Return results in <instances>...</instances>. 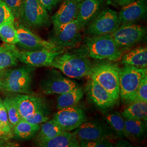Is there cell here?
<instances>
[{
	"label": "cell",
	"instance_id": "37",
	"mask_svg": "<svg viewBox=\"0 0 147 147\" xmlns=\"http://www.w3.org/2000/svg\"><path fill=\"white\" fill-rule=\"evenodd\" d=\"M13 137V131L7 129L0 121V139L10 140Z\"/></svg>",
	"mask_w": 147,
	"mask_h": 147
},
{
	"label": "cell",
	"instance_id": "6",
	"mask_svg": "<svg viewBox=\"0 0 147 147\" xmlns=\"http://www.w3.org/2000/svg\"><path fill=\"white\" fill-rule=\"evenodd\" d=\"M18 61L32 67H51L55 58L63 53L61 50H42L37 51L19 50L16 45L7 44Z\"/></svg>",
	"mask_w": 147,
	"mask_h": 147
},
{
	"label": "cell",
	"instance_id": "18",
	"mask_svg": "<svg viewBox=\"0 0 147 147\" xmlns=\"http://www.w3.org/2000/svg\"><path fill=\"white\" fill-rule=\"evenodd\" d=\"M88 94L93 103L101 109L112 107L117 102L107 90L93 80L89 83Z\"/></svg>",
	"mask_w": 147,
	"mask_h": 147
},
{
	"label": "cell",
	"instance_id": "36",
	"mask_svg": "<svg viewBox=\"0 0 147 147\" xmlns=\"http://www.w3.org/2000/svg\"><path fill=\"white\" fill-rule=\"evenodd\" d=\"M0 121L7 129L13 131L12 127L9 121L7 111L3 103V101L0 105Z\"/></svg>",
	"mask_w": 147,
	"mask_h": 147
},
{
	"label": "cell",
	"instance_id": "8",
	"mask_svg": "<svg viewBox=\"0 0 147 147\" xmlns=\"http://www.w3.org/2000/svg\"><path fill=\"white\" fill-rule=\"evenodd\" d=\"M20 18L27 26L34 28L46 26L50 19L48 11L39 0H23Z\"/></svg>",
	"mask_w": 147,
	"mask_h": 147
},
{
	"label": "cell",
	"instance_id": "19",
	"mask_svg": "<svg viewBox=\"0 0 147 147\" xmlns=\"http://www.w3.org/2000/svg\"><path fill=\"white\" fill-rule=\"evenodd\" d=\"M104 0H81L76 20L81 28L87 26L100 11Z\"/></svg>",
	"mask_w": 147,
	"mask_h": 147
},
{
	"label": "cell",
	"instance_id": "5",
	"mask_svg": "<svg viewBox=\"0 0 147 147\" xmlns=\"http://www.w3.org/2000/svg\"><path fill=\"white\" fill-rule=\"evenodd\" d=\"M33 70L28 65L9 69L3 79L4 91L13 94H31Z\"/></svg>",
	"mask_w": 147,
	"mask_h": 147
},
{
	"label": "cell",
	"instance_id": "27",
	"mask_svg": "<svg viewBox=\"0 0 147 147\" xmlns=\"http://www.w3.org/2000/svg\"><path fill=\"white\" fill-rule=\"evenodd\" d=\"M105 119L116 135L122 138L126 137L124 118L122 115L117 112H114L105 115Z\"/></svg>",
	"mask_w": 147,
	"mask_h": 147
},
{
	"label": "cell",
	"instance_id": "13",
	"mask_svg": "<svg viewBox=\"0 0 147 147\" xmlns=\"http://www.w3.org/2000/svg\"><path fill=\"white\" fill-rule=\"evenodd\" d=\"M73 133L79 142L101 139L110 140L115 137V134L111 128L94 121H85Z\"/></svg>",
	"mask_w": 147,
	"mask_h": 147
},
{
	"label": "cell",
	"instance_id": "25",
	"mask_svg": "<svg viewBox=\"0 0 147 147\" xmlns=\"http://www.w3.org/2000/svg\"><path fill=\"white\" fill-rule=\"evenodd\" d=\"M64 131L58 124L53 119L42 123L37 135V145L46 142Z\"/></svg>",
	"mask_w": 147,
	"mask_h": 147
},
{
	"label": "cell",
	"instance_id": "45",
	"mask_svg": "<svg viewBox=\"0 0 147 147\" xmlns=\"http://www.w3.org/2000/svg\"><path fill=\"white\" fill-rule=\"evenodd\" d=\"M2 102V99L0 98V105H1V104Z\"/></svg>",
	"mask_w": 147,
	"mask_h": 147
},
{
	"label": "cell",
	"instance_id": "22",
	"mask_svg": "<svg viewBox=\"0 0 147 147\" xmlns=\"http://www.w3.org/2000/svg\"><path fill=\"white\" fill-rule=\"evenodd\" d=\"M40 127L39 124H33L21 119L13 128L14 137L23 141L30 140L39 130Z\"/></svg>",
	"mask_w": 147,
	"mask_h": 147
},
{
	"label": "cell",
	"instance_id": "38",
	"mask_svg": "<svg viewBox=\"0 0 147 147\" xmlns=\"http://www.w3.org/2000/svg\"><path fill=\"white\" fill-rule=\"evenodd\" d=\"M47 11H51L55 8L61 0H39Z\"/></svg>",
	"mask_w": 147,
	"mask_h": 147
},
{
	"label": "cell",
	"instance_id": "1",
	"mask_svg": "<svg viewBox=\"0 0 147 147\" xmlns=\"http://www.w3.org/2000/svg\"><path fill=\"white\" fill-rule=\"evenodd\" d=\"M51 67L70 78L80 79L89 76L93 65L85 55L65 53L57 56Z\"/></svg>",
	"mask_w": 147,
	"mask_h": 147
},
{
	"label": "cell",
	"instance_id": "23",
	"mask_svg": "<svg viewBox=\"0 0 147 147\" xmlns=\"http://www.w3.org/2000/svg\"><path fill=\"white\" fill-rule=\"evenodd\" d=\"M125 132L127 138L141 140L146 135L147 124L143 121L124 118Z\"/></svg>",
	"mask_w": 147,
	"mask_h": 147
},
{
	"label": "cell",
	"instance_id": "14",
	"mask_svg": "<svg viewBox=\"0 0 147 147\" xmlns=\"http://www.w3.org/2000/svg\"><path fill=\"white\" fill-rule=\"evenodd\" d=\"M53 119L64 131H71L86 121L87 118L84 110L75 106L58 110Z\"/></svg>",
	"mask_w": 147,
	"mask_h": 147
},
{
	"label": "cell",
	"instance_id": "9",
	"mask_svg": "<svg viewBox=\"0 0 147 147\" xmlns=\"http://www.w3.org/2000/svg\"><path fill=\"white\" fill-rule=\"evenodd\" d=\"M146 29L134 23L121 24L110 34L121 49L132 47L141 42L146 35Z\"/></svg>",
	"mask_w": 147,
	"mask_h": 147
},
{
	"label": "cell",
	"instance_id": "34",
	"mask_svg": "<svg viewBox=\"0 0 147 147\" xmlns=\"http://www.w3.org/2000/svg\"><path fill=\"white\" fill-rule=\"evenodd\" d=\"M113 145L112 142L108 139L80 142V147H112L114 146Z\"/></svg>",
	"mask_w": 147,
	"mask_h": 147
},
{
	"label": "cell",
	"instance_id": "24",
	"mask_svg": "<svg viewBox=\"0 0 147 147\" xmlns=\"http://www.w3.org/2000/svg\"><path fill=\"white\" fill-rule=\"evenodd\" d=\"M84 94L83 89L79 87L59 94L57 99V109L61 110L76 106L82 98Z\"/></svg>",
	"mask_w": 147,
	"mask_h": 147
},
{
	"label": "cell",
	"instance_id": "43",
	"mask_svg": "<svg viewBox=\"0 0 147 147\" xmlns=\"http://www.w3.org/2000/svg\"><path fill=\"white\" fill-rule=\"evenodd\" d=\"M0 91H4V83L3 80H0Z\"/></svg>",
	"mask_w": 147,
	"mask_h": 147
},
{
	"label": "cell",
	"instance_id": "39",
	"mask_svg": "<svg viewBox=\"0 0 147 147\" xmlns=\"http://www.w3.org/2000/svg\"><path fill=\"white\" fill-rule=\"evenodd\" d=\"M19 146V144L14 142H11L10 140L0 139V147H16Z\"/></svg>",
	"mask_w": 147,
	"mask_h": 147
},
{
	"label": "cell",
	"instance_id": "11",
	"mask_svg": "<svg viewBox=\"0 0 147 147\" xmlns=\"http://www.w3.org/2000/svg\"><path fill=\"white\" fill-rule=\"evenodd\" d=\"M81 30L76 19L56 30H53V34L49 41L61 49L75 47L81 40Z\"/></svg>",
	"mask_w": 147,
	"mask_h": 147
},
{
	"label": "cell",
	"instance_id": "42",
	"mask_svg": "<svg viewBox=\"0 0 147 147\" xmlns=\"http://www.w3.org/2000/svg\"><path fill=\"white\" fill-rule=\"evenodd\" d=\"M121 143H119V142H118V143L117 144V146H117V147H127V146H129V145H130L131 146V144H129V143L127 142H125V141H121Z\"/></svg>",
	"mask_w": 147,
	"mask_h": 147
},
{
	"label": "cell",
	"instance_id": "26",
	"mask_svg": "<svg viewBox=\"0 0 147 147\" xmlns=\"http://www.w3.org/2000/svg\"><path fill=\"white\" fill-rule=\"evenodd\" d=\"M130 104L122 112L121 115L123 117L147 123V101H136Z\"/></svg>",
	"mask_w": 147,
	"mask_h": 147
},
{
	"label": "cell",
	"instance_id": "40",
	"mask_svg": "<svg viewBox=\"0 0 147 147\" xmlns=\"http://www.w3.org/2000/svg\"><path fill=\"white\" fill-rule=\"evenodd\" d=\"M111 1L114 2L118 5L121 6H124L127 5L135 0H110Z\"/></svg>",
	"mask_w": 147,
	"mask_h": 147
},
{
	"label": "cell",
	"instance_id": "16",
	"mask_svg": "<svg viewBox=\"0 0 147 147\" xmlns=\"http://www.w3.org/2000/svg\"><path fill=\"white\" fill-rule=\"evenodd\" d=\"M81 0H63L58 11L53 16V30H56L76 19Z\"/></svg>",
	"mask_w": 147,
	"mask_h": 147
},
{
	"label": "cell",
	"instance_id": "31",
	"mask_svg": "<svg viewBox=\"0 0 147 147\" xmlns=\"http://www.w3.org/2000/svg\"><path fill=\"white\" fill-rule=\"evenodd\" d=\"M49 114L50 113L49 109L38 111L28 116L26 118L23 119H25L33 124L40 125V124L44 123L49 120Z\"/></svg>",
	"mask_w": 147,
	"mask_h": 147
},
{
	"label": "cell",
	"instance_id": "12",
	"mask_svg": "<svg viewBox=\"0 0 147 147\" xmlns=\"http://www.w3.org/2000/svg\"><path fill=\"white\" fill-rule=\"evenodd\" d=\"M16 29L18 40L17 44L24 49V50H52L58 51L62 50L61 48L58 47L50 41L42 39L24 25H19L16 27Z\"/></svg>",
	"mask_w": 147,
	"mask_h": 147
},
{
	"label": "cell",
	"instance_id": "21",
	"mask_svg": "<svg viewBox=\"0 0 147 147\" xmlns=\"http://www.w3.org/2000/svg\"><path fill=\"white\" fill-rule=\"evenodd\" d=\"M41 147H79L80 142L73 133L64 131L51 140L38 144Z\"/></svg>",
	"mask_w": 147,
	"mask_h": 147
},
{
	"label": "cell",
	"instance_id": "41",
	"mask_svg": "<svg viewBox=\"0 0 147 147\" xmlns=\"http://www.w3.org/2000/svg\"><path fill=\"white\" fill-rule=\"evenodd\" d=\"M9 69H3V70H0V80H3L5 78V77Z\"/></svg>",
	"mask_w": 147,
	"mask_h": 147
},
{
	"label": "cell",
	"instance_id": "2",
	"mask_svg": "<svg viewBox=\"0 0 147 147\" xmlns=\"http://www.w3.org/2000/svg\"><path fill=\"white\" fill-rule=\"evenodd\" d=\"M87 55L96 59L118 61L123 56L122 50L111 34L88 36L84 38Z\"/></svg>",
	"mask_w": 147,
	"mask_h": 147
},
{
	"label": "cell",
	"instance_id": "30",
	"mask_svg": "<svg viewBox=\"0 0 147 147\" xmlns=\"http://www.w3.org/2000/svg\"><path fill=\"white\" fill-rule=\"evenodd\" d=\"M3 47V49L0 51V70L16 66L19 61L7 44Z\"/></svg>",
	"mask_w": 147,
	"mask_h": 147
},
{
	"label": "cell",
	"instance_id": "4",
	"mask_svg": "<svg viewBox=\"0 0 147 147\" xmlns=\"http://www.w3.org/2000/svg\"><path fill=\"white\" fill-rule=\"evenodd\" d=\"M119 75L120 96L130 103L142 80L147 75V68L124 65L119 68Z\"/></svg>",
	"mask_w": 147,
	"mask_h": 147
},
{
	"label": "cell",
	"instance_id": "15",
	"mask_svg": "<svg viewBox=\"0 0 147 147\" xmlns=\"http://www.w3.org/2000/svg\"><path fill=\"white\" fill-rule=\"evenodd\" d=\"M11 96L16 101L21 119H25L38 111L49 109L47 101L42 96L32 94H14Z\"/></svg>",
	"mask_w": 147,
	"mask_h": 147
},
{
	"label": "cell",
	"instance_id": "20",
	"mask_svg": "<svg viewBox=\"0 0 147 147\" xmlns=\"http://www.w3.org/2000/svg\"><path fill=\"white\" fill-rule=\"evenodd\" d=\"M121 63L140 68H147V49L139 47L129 51L122 56Z\"/></svg>",
	"mask_w": 147,
	"mask_h": 147
},
{
	"label": "cell",
	"instance_id": "29",
	"mask_svg": "<svg viewBox=\"0 0 147 147\" xmlns=\"http://www.w3.org/2000/svg\"><path fill=\"white\" fill-rule=\"evenodd\" d=\"M7 111L9 121L12 129L21 119L16 101L11 95L6 96L2 100Z\"/></svg>",
	"mask_w": 147,
	"mask_h": 147
},
{
	"label": "cell",
	"instance_id": "10",
	"mask_svg": "<svg viewBox=\"0 0 147 147\" xmlns=\"http://www.w3.org/2000/svg\"><path fill=\"white\" fill-rule=\"evenodd\" d=\"M79 87L78 84L64 76L59 71L52 70L42 79L40 89L44 94H61Z\"/></svg>",
	"mask_w": 147,
	"mask_h": 147
},
{
	"label": "cell",
	"instance_id": "28",
	"mask_svg": "<svg viewBox=\"0 0 147 147\" xmlns=\"http://www.w3.org/2000/svg\"><path fill=\"white\" fill-rule=\"evenodd\" d=\"M0 38L8 44L16 45L18 43V36L14 22H8L0 26Z\"/></svg>",
	"mask_w": 147,
	"mask_h": 147
},
{
	"label": "cell",
	"instance_id": "17",
	"mask_svg": "<svg viewBox=\"0 0 147 147\" xmlns=\"http://www.w3.org/2000/svg\"><path fill=\"white\" fill-rule=\"evenodd\" d=\"M147 11L146 0H135L123 6L118 18L121 24L134 23L144 18Z\"/></svg>",
	"mask_w": 147,
	"mask_h": 147
},
{
	"label": "cell",
	"instance_id": "35",
	"mask_svg": "<svg viewBox=\"0 0 147 147\" xmlns=\"http://www.w3.org/2000/svg\"><path fill=\"white\" fill-rule=\"evenodd\" d=\"M9 8L15 18H19L23 0H3Z\"/></svg>",
	"mask_w": 147,
	"mask_h": 147
},
{
	"label": "cell",
	"instance_id": "3",
	"mask_svg": "<svg viewBox=\"0 0 147 147\" xmlns=\"http://www.w3.org/2000/svg\"><path fill=\"white\" fill-rule=\"evenodd\" d=\"M119 67L116 64L103 63L93 66L89 75L93 80L107 90L116 101L120 96Z\"/></svg>",
	"mask_w": 147,
	"mask_h": 147
},
{
	"label": "cell",
	"instance_id": "32",
	"mask_svg": "<svg viewBox=\"0 0 147 147\" xmlns=\"http://www.w3.org/2000/svg\"><path fill=\"white\" fill-rule=\"evenodd\" d=\"M14 16L3 0H0V26L8 22H14Z\"/></svg>",
	"mask_w": 147,
	"mask_h": 147
},
{
	"label": "cell",
	"instance_id": "44",
	"mask_svg": "<svg viewBox=\"0 0 147 147\" xmlns=\"http://www.w3.org/2000/svg\"><path fill=\"white\" fill-rule=\"evenodd\" d=\"M3 48H4V47H3V46H2V47H0V51H2V50L3 49Z\"/></svg>",
	"mask_w": 147,
	"mask_h": 147
},
{
	"label": "cell",
	"instance_id": "33",
	"mask_svg": "<svg viewBox=\"0 0 147 147\" xmlns=\"http://www.w3.org/2000/svg\"><path fill=\"white\" fill-rule=\"evenodd\" d=\"M136 101H147V75L142 80L131 102Z\"/></svg>",
	"mask_w": 147,
	"mask_h": 147
},
{
	"label": "cell",
	"instance_id": "7",
	"mask_svg": "<svg viewBox=\"0 0 147 147\" xmlns=\"http://www.w3.org/2000/svg\"><path fill=\"white\" fill-rule=\"evenodd\" d=\"M121 25L118 13L111 9L99 13L87 26L85 33L89 36L110 34Z\"/></svg>",
	"mask_w": 147,
	"mask_h": 147
}]
</instances>
